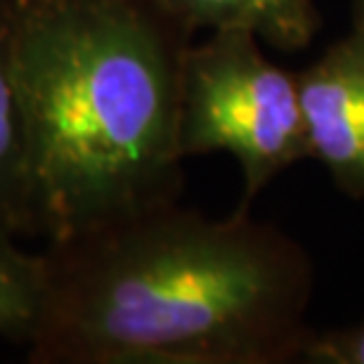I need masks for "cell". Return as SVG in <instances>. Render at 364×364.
I'll return each mask as SVG.
<instances>
[{"label":"cell","instance_id":"2","mask_svg":"<svg viewBox=\"0 0 364 364\" xmlns=\"http://www.w3.org/2000/svg\"><path fill=\"white\" fill-rule=\"evenodd\" d=\"M192 43L154 0H14L33 237L180 199Z\"/></svg>","mask_w":364,"mask_h":364},{"label":"cell","instance_id":"3","mask_svg":"<svg viewBox=\"0 0 364 364\" xmlns=\"http://www.w3.org/2000/svg\"><path fill=\"white\" fill-rule=\"evenodd\" d=\"M182 156L230 154L242 171V203L310 159L298 76L265 55L249 31H210L185 57L180 107Z\"/></svg>","mask_w":364,"mask_h":364},{"label":"cell","instance_id":"7","mask_svg":"<svg viewBox=\"0 0 364 364\" xmlns=\"http://www.w3.org/2000/svg\"><path fill=\"white\" fill-rule=\"evenodd\" d=\"M46 267L41 253L19 246V235L0 223V338L28 346L41 324Z\"/></svg>","mask_w":364,"mask_h":364},{"label":"cell","instance_id":"6","mask_svg":"<svg viewBox=\"0 0 364 364\" xmlns=\"http://www.w3.org/2000/svg\"><path fill=\"white\" fill-rule=\"evenodd\" d=\"M0 223L33 237L28 144L14 57V0H0Z\"/></svg>","mask_w":364,"mask_h":364},{"label":"cell","instance_id":"9","mask_svg":"<svg viewBox=\"0 0 364 364\" xmlns=\"http://www.w3.org/2000/svg\"><path fill=\"white\" fill-rule=\"evenodd\" d=\"M353 14L364 17V0H353Z\"/></svg>","mask_w":364,"mask_h":364},{"label":"cell","instance_id":"1","mask_svg":"<svg viewBox=\"0 0 364 364\" xmlns=\"http://www.w3.org/2000/svg\"><path fill=\"white\" fill-rule=\"evenodd\" d=\"M41 256L31 364H289L312 333L310 253L244 208L208 218L164 201Z\"/></svg>","mask_w":364,"mask_h":364},{"label":"cell","instance_id":"8","mask_svg":"<svg viewBox=\"0 0 364 364\" xmlns=\"http://www.w3.org/2000/svg\"><path fill=\"white\" fill-rule=\"evenodd\" d=\"M308 364H364V319L350 326L315 331L308 336L301 353Z\"/></svg>","mask_w":364,"mask_h":364},{"label":"cell","instance_id":"4","mask_svg":"<svg viewBox=\"0 0 364 364\" xmlns=\"http://www.w3.org/2000/svg\"><path fill=\"white\" fill-rule=\"evenodd\" d=\"M310 159L341 192L364 199V17L296 71Z\"/></svg>","mask_w":364,"mask_h":364},{"label":"cell","instance_id":"5","mask_svg":"<svg viewBox=\"0 0 364 364\" xmlns=\"http://www.w3.org/2000/svg\"><path fill=\"white\" fill-rule=\"evenodd\" d=\"M187 33L249 31L279 53L308 48L319 31L315 0H154Z\"/></svg>","mask_w":364,"mask_h":364}]
</instances>
